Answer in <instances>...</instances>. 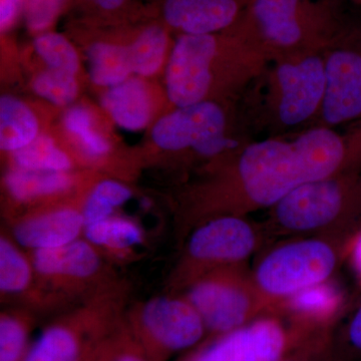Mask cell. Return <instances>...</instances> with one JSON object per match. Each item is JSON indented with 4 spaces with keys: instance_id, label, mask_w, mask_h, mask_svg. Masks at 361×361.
I'll return each instance as SVG.
<instances>
[{
    "instance_id": "1",
    "label": "cell",
    "mask_w": 361,
    "mask_h": 361,
    "mask_svg": "<svg viewBox=\"0 0 361 361\" xmlns=\"http://www.w3.org/2000/svg\"><path fill=\"white\" fill-rule=\"evenodd\" d=\"M212 164L210 180L193 193V217L200 223L219 216L248 217L270 210L297 188L360 167L361 128L344 135L312 127L254 139Z\"/></svg>"
},
{
    "instance_id": "2",
    "label": "cell",
    "mask_w": 361,
    "mask_h": 361,
    "mask_svg": "<svg viewBox=\"0 0 361 361\" xmlns=\"http://www.w3.org/2000/svg\"><path fill=\"white\" fill-rule=\"evenodd\" d=\"M269 63L237 23L224 32L178 35L166 63V92L175 108L239 103Z\"/></svg>"
},
{
    "instance_id": "3",
    "label": "cell",
    "mask_w": 361,
    "mask_h": 361,
    "mask_svg": "<svg viewBox=\"0 0 361 361\" xmlns=\"http://www.w3.org/2000/svg\"><path fill=\"white\" fill-rule=\"evenodd\" d=\"M324 90L323 52L271 61L240 99V110L252 137L293 135L314 127Z\"/></svg>"
},
{
    "instance_id": "4",
    "label": "cell",
    "mask_w": 361,
    "mask_h": 361,
    "mask_svg": "<svg viewBox=\"0 0 361 361\" xmlns=\"http://www.w3.org/2000/svg\"><path fill=\"white\" fill-rule=\"evenodd\" d=\"M263 223L272 239L323 236L348 243L361 231V166L297 188Z\"/></svg>"
},
{
    "instance_id": "5",
    "label": "cell",
    "mask_w": 361,
    "mask_h": 361,
    "mask_svg": "<svg viewBox=\"0 0 361 361\" xmlns=\"http://www.w3.org/2000/svg\"><path fill=\"white\" fill-rule=\"evenodd\" d=\"M237 25L270 63L323 52L348 27L332 0H250Z\"/></svg>"
},
{
    "instance_id": "6",
    "label": "cell",
    "mask_w": 361,
    "mask_h": 361,
    "mask_svg": "<svg viewBox=\"0 0 361 361\" xmlns=\"http://www.w3.org/2000/svg\"><path fill=\"white\" fill-rule=\"evenodd\" d=\"M152 140L163 151L215 161L254 137L239 103L202 102L175 108L159 118L152 129Z\"/></svg>"
},
{
    "instance_id": "7",
    "label": "cell",
    "mask_w": 361,
    "mask_h": 361,
    "mask_svg": "<svg viewBox=\"0 0 361 361\" xmlns=\"http://www.w3.org/2000/svg\"><path fill=\"white\" fill-rule=\"evenodd\" d=\"M346 242L331 237H296L271 247L252 271L258 290L272 306L326 282L336 272Z\"/></svg>"
},
{
    "instance_id": "8",
    "label": "cell",
    "mask_w": 361,
    "mask_h": 361,
    "mask_svg": "<svg viewBox=\"0 0 361 361\" xmlns=\"http://www.w3.org/2000/svg\"><path fill=\"white\" fill-rule=\"evenodd\" d=\"M185 298L201 316L207 331L220 336L261 316L278 312L258 290L245 264L207 273L190 286Z\"/></svg>"
},
{
    "instance_id": "9",
    "label": "cell",
    "mask_w": 361,
    "mask_h": 361,
    "mask_svg": "<svg viewBox=\"0 0 361 361\" xmlns=\"http://www.w3.org/2000/svg\"><path fill=\"white\" fill-rule=\"evenodd\" d=\"M188 241L180 283L190 286L211 271L245 264L271 238L264 223L248 217L219 216L198 224Z\"/></svg>"
},
{
    "instance_id": "10",
    "label": "cell",
    "mask_w": 361,
    "mask_h": 361,
    "mask_svg": "<svg viewBox=\"0 0 361 361\" xmlns=\"http://www.w3.org/2000/svg\"><path fill=\"white\" fill-rule=\"evenodd\" d=\"M325 90L314 127L334 129L361 118V35L346 27L323 51Z\"/></svg>"
},
{
    "instance_id": "11",
    "label": "cell",
    "mask_w": 361,
    "mask_h": 361,
    "mask_svg": "<svg viewBox=\"0 0 361 361\" xmlns=\"http://www.w3.org/2000/svg\"><path fill=\"white\" fill-rule=\"evenodd\" d=\"M277 313L220 336L189 361H277L288 348L295 329H287Z\"/></svg>"
},
{
    "instance_id": "12",
    "label": "cell",
    "mask_w": 361,
    "mask_h": 361,
    "mask_svg": "<svg viewBox=\"0 0 361 361\" xmlns=\"http://www.w3.org/2000/svg\"><path fill=\"white\" fill-rule=\"evenodd\" d=\"M250 0H147L146 13L178 35L224 32L238 23Z\"/></svg>"
},
{
    "instance_id": "13",
    "label": "cell",
    "mask_w": 361,
    "mask_h": 361,
    "mask_svg": "<svg viewBox=\"0 0 361 361\" xmlns=\"http://www.w3.org/2000/svg\"><path fill=\"white\" fill-rule=\"evenodd\" d=\"M142 331L166 353H177L198 343L207 331L201 316L186 298H157L142 307Z\"/></svg>"
},
{
    "instance_id": "14",
    "label": "cell",
    "mask_w": 361,
    "mask_h": 361,
    "mask_svg": "<svg viewBox=\"0 0 361 361\" xmlns=\"http://www.w3.org/2000/svg\"><path fill=\"white\" fill-rule=\"evenodd\" d=\"M84 229L82 211L58 208L21 220L14 226L13 236L20 245L35 251L71 243Z\"/></svg>"
},
{
    "instance_id": "15",
    "label": "cell",
    "mask_w": 361,
    "mask_h": 361,
    "mask_svg": "<svg viewBox=\"0 0 361 361\" xmlns=\"http://www.w3.org/2000/svg\"><path fill=\"white\" fill-rule=\"evenodd\" d=\"M32 267L51 279L82 280L96 274L101 260L92 243L75 240L66 245L33 251Z\"/></svg>"
},
{
    "instance_id": "16",
    "label": "cell",
    "mask_w": 361,
    "mask_h": 361,
    "mask_svg": "<svg viewBox=\"0 0 361 361\" xmlns=\"http://www.w3.org/2000/svg\"><path fill=\"white\" fill-rule=\"evenodd\" d=\"M171 33L163 23L147 14L134 20L128 42L134 75L149 78L161 71L171 51Z\"/></svg>"
},
{
    "instance_id": "17",
    "label": "cell",
    "mask_w": 361,
    "mask_h": 361,
    "mask_svg": "<svg viewBox=\"0 0 361 361\" xmlns=\"http://www.w3.org/2000/svg\"><path fill=\"white\" fill-rule=\"evenodd\" d=\"M102 106L116 126L130 132L144 130L153 115V101L148 85L139 78L106 89Z\"/></svg>"
},
{
    "instance_id": "18",
    "label": "cell",
    "mask_w": 361,
    "mask_h": 361,
    "mask_svg": "<svg viewBox=\"0 0 361 361\" xmlns=\"http://www.w3.org/2000/svg\"><path fill=\"white\" fill-rule=\"evenodd\" d=\"M90 80L97 87H115L132 78L128 44L99 39L87 47Z\"/></svg>"
},
{
    "instance_id": "19",
    "label": "cell",
    "mask_w": 361,
    "mask_h": 361,
    "mask_svg": "<svg viewBox=\"0 0 361 361\" xmlns=\"http://www.w3.org/2000/svg\"><path fill=\"white\" fill-rule=\"evenodd\" d=\"M39 135V120L27 104L13 96L0 99V149L14 153Z\"/></svg>"
},
{
    "instance_id": "20",
    "label": "cell",
    "mask_w": 361,
    "mask_h": 361,
    "mask_svg": "<svg viewBox=\"0 0 361 361\" xmlns=\"http://www.w3.org/2000/svg\"><path fill=\"white\" fill-rule=\"evenodd\" d=\"M68 172L14 168L6 176V187L14 200L28 203L66 193L73 187Z\"/></svg>"
},
{
    "instance_id": "21",
    "label": "cell",
    "mask_w": 361,
    "mask_h": 361,
    "mask_svg": "<svg viewBox=\"0 0 361 361\" xmlns=\"http://www.w3.org/2000/svg\"><path fill=\"white\" fill-rule=\"evenodd\" d=\"M142 0H70L80 11L78 23L106 25L135 20L146 16Z\"/></svg>"
},
{
    "instance_id": "22",
    "label": "cell",
    "mask_w": 361,
    "mask_h": 361,
    "mask_svg": "<svg viewBox=\"0 0 361 361\" xmlns=\"http://www.w3.org/2000/svg\"><path fill=\"white\" fill-rule=\"evenodd\" d=\"M63 123L68 134L87 158L101 159L110 153V142L97 129L92 111L85 106L68 109Z\"/></svg>"
},
{
    "instance_id": "23",
    "label": "cell",
    "mask_w": 361,
    "mask_h": 361,
    "mask_svg": "<svg viewBox=\"0 0 361 361\" xmlns=\"http://www.w3.org/2000/svg\"><path fill=\"white\" fill-rule=\"evenodd\" d=\"M80 355L77 332L68 325L58 324L45 330L23 361H78Z\"/></svg>"
},
{
    "instance_id": "24",
    "label": "cell",
    "mask_w": 361,
    "mask_h": 361,
    "mask_svg": "<svg viewBox=\"0 0 361 361\" xmlns=\"http://www.w3.org/2000/svg\"><path fill=\"white\" fill-rule=\"evenodd\" d=\"M16 167L27 170L68 172L70 157L49 135H39L25 148L13 153Z\"/></svg>"
},
{
    "instance_id": "25",
    "label": "cell",
    "mask_w": 361,
    "mask_h": 361,
    "mask_svg": "<svg viewBox=\"0 0 361 361\" xmlns=\"http://www.w3.org/2000/svg\"><path fill=\"white\" fill-rule=\"evenodd\" d=\"M85 238L92 245L125 250L142 241L139 226L123 218L110 217L85 228Z\"/></svg>"
},
{
    "instance_id": "26",
    "label": "cell",
    "mask_w": 361,
    "mask_h": 361,
    "mask_svg": "<svg viewBox=\"0 0 361 361\" xmlns=\"http://www.w3.org/2000/svg\"><path fill=\"white\" fill-rule=\"evenodd\" d=\"M33 47L47 68L78 75L80 56L66 35L51 30L40 32L33 40Z\"/></svg>"
},
{
    "instance_id": "27",
    "label": "cell",
    "mask_w": 361,
    "mask_h": 361,
    "mask_svg": "<svg viewBox=\"0 0 361 361\" xmlns=\"http://www.w3.org/2000/svg\"><path fill=\"white\" fill-rule=\"evenodd\" d=\"M132 192L127 186L113 180H102L85 202L82 214L85 228L111 217L116 208L130 200Z\"/></svg>"
},
{
    "instance_id": "28",
    "label": "cell",
    "mask_w": 361,
    "mask_h": 361,
    "mask_svg": "<svg viewBox=\"0 0 361 361\" xmlns=\"http://www.w3.org/2000/svg\"><path fill=\"white\" fill-rule=\"evenodd\" d=\"M27 259L6 237L0 239V290L16 294L25 291L32 281Z\"/></svg>"
},
{
    "instance_id": "29",
    "label": "cell",
    "mask_w": 361,
    "mask_h": 361,
    "mask_svg": "<svg viewBox=\"0 0 361 361\" xmlns=\"http://www.w3.org/2000/svg\"><path fill=\"white\" fill-rule=\"evenodd\" d=\"M32 87L35 94L59 106L73 103L80 90L77 75L49 68L35 75Z\"/></svg>"
},
{
    "instance_id": "30",
    "label": "cell",
    "mask_w": 361,
    "mask_h": 361,
    "mask_svg": "<svg viewBox=\"0 0 361 361\" xmlns=\"http://www.w3.org/2000/svg\"><path fill=\"white\" fill-rule=\"evenodd\" d=\"M27 326L20 316L2 314L0 319V361H23Z\"/></svg>"
},
{
    "instance_id": "31",
    "label": "cell",
    "mask_w": 361,
    "mask_h": 361,
    "mask_svg": "<svg viewBox=\"0 0 361 361\" xmlns=\"http://www.w3.org/2000/svg\"><path fill=\"white\" fill-rule=\"evenodd\" d=\"M332 343L339 361L361 360V301L342 322L337 336L331 332Z\"/></svg>"
},
{
    "instance_id": "32",
    "label": "cell",
    "mask_w": 361,
    "mask_h": 361,
    "mask_svg": "<svg viewBox=\"0 0 361 361\" xmlns=\"http://www.w3.org/2000/svg\"><path fill=\"white\" fill-rule=\"evenodd\" d=\"M68 4L70 0H25L27 27L37 35L47 32Z\"/></svg>"
},
{
    "instance_id": "33",
    "label": "cell",
    "mask_w": 361,
    "mask_h": 361,
    "mask_svg": "<svg viewBox=\"0 0 361 361\" xmlns=\"http://www.w3.org/2000/svg\"><path fill=\"white\" fill-rule=\"evenodd\" d=\"M25 0H0V30L6 33L11 30L25 14Z\"/></svg>"
},
{
    "instance_id": "34",
    "label": "cell",
    "mask_w": 361,
    "mask_h": 361,
    "mask_svg": "<svg viewBox=\"0 0 361 361\" xmlns=\"http://www.w3.org/2000/svg\"><path fill=\"white\" fill-rule=\"evenodd\" d=\"M355 259L356 267L361 275V231L356 235L355 238Z\"/></svg>"
},
{
    "instance_id": "35",
    "label": "cell",
    "mask_w": 361,
    "mask_h": 361,
    "mask_svg": "<svg viewBox=\"0 0 361 361\" xmlns=\"http://www.w3.org/2000/svg\"><path fill=\"white\" fill-rule=\"evenodd\" d=\"M116 361H146L141 355L134 353H122L116 357Z\"/></svg>"
},
{
    "instance_id": "36",
    "label": "cell",
    "mask_w": 361,
    "mask_h": 361,
    "mask_svg": "<svg viewBox=\"0 0 361 361\" xmlns=\"http://www.w3.org/2000/svg\"><path fill=\"white\" fill-rule=\"evenodd\" d=\"M357 1H361V0H357Z\"/></svg>"
}]
</instances>
